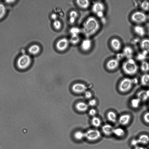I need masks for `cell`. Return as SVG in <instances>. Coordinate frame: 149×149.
Segmentation results:
<instances>
[{"label": "cell", "instance_id": "obj_18", "mask_svg": "<svg viewBox=\"0 0 149 149\" xmlns=\"http://www.w3.org/2000/svg\"><path fill=\"white\" fill-rule=\"evenodd\" d=\"M137 139L139 144L146 145L149 142V136L146 134L141 135Z\"/></svg>", "mask_w": 149, "mask_h": 149}, {"label": "cell", "instance_id": "obj_15", "mask_svg": "<svg viewBox=\"0 0 149 149\" xmlns=\"http://www.w3.org/2000/svg\"><path fill=\"white\" fill-rule=\"evenodd\" d=\"M131 116L128 114H124L121 116L119 118L118 122L120 124L125 126L129 123L131 120Z\"/></svg>", "mask_w": 149, "mask_h": 149}, {"label": "cell", "instance_id": "obj_34", "mask_svg": "<svg viewBox=\"0 0 149 149\" xmlns=\"http://www.w3.org/2000/svg\"><path fill=\"white\" fill-rule=\"evenodd\" d=\"M137 97L141 101L144 100L147 98V95L144 91H141L138 94Z\"/></svg>", "mask_w": 149, "mask_h": 149}, {"label": "cell", "instance_id": "obj_1", "mask_svg": "<svg viewBox=\"0 0 149 149\" xmlns=\"http://www.w3.org/2000/svg\"><path fill=\"white\" fill-rule=\"evenodd\" d=\"M100 28V24L97 19L95 17L90 16L83 23L81 31L88 38L95 34Z\"/></svg>", "mask_w": 149, "mask_h": 149}, {"label": "cell", "instance_id": "obj_24", "mask_svg": "<svg viewBox=\"0 0 149 149\" xmlns=\"http://www.w3.org/2000/svg\"><path fill=\"white\" fill-rule=\"evenodd\" d=\"M107 117L108 120L112 123H115L116 121L117 115L113 111H109L107 114Z\"/></svg>", "mask_w": 149, "mask_h": 149}, {"label": "cell", "instance_id": "obj_30", "mask_svg": "<svg viewBox=\"0 0 149 149\" xmlns=\"http://www.w3.org/2000/svg\"><path fill=\"white\" fill-rule=\"evenodd\" d=\"M6 13V9L5 6L3 4L0 3V19H2Z\"/></svg>", "mask_w": 149, "mask_h": 149}, {"label": "cell", "instance_id": "obj_7", "mask_svg": "<svg viewBox=\"0 0 149 149\" xmlns=\"http://www.w3.org/2000/svg\"><path fill=\"white\" fill-rule=\"evenodd\" d=\"M101 136L99 130L96 129H91L85 133V138L90 141H96L99 139Z\"/></svg>", "mask_w": 149, "mask_h": 149}, {"label": "cell", "instance_id": "obj_39", "mask_svg": "<svg viewBox=\"0 0 149 149\" xmlns=\"http://www.w3.org/2000/svg\"><path fill=\"white\" fill-rule=\"evenodd\" d=\"M92 93L89 91H86L85 93V96L86 98L88 99L91 98L92 97Z\"/></svg>", "mask_w": 149, "mask_h": 149}, {"label": "cell", "instance_id": "obj_11", "mask_svg": "<svg viewBox=\"0 0 149 149\" xmlns=\"http://www.w3.org/2000/svg\"><path fill=\"white\" fill-rule=\"evenodd\" d=\"M92 45V42L91 39L87 38L83 40L81 43L80 47L83 51L87 52L91 49Z\"/></svg>", "mask_w": 149, "mask_h": 149}, {"label": "cell", "instance_id": "obj_19", "mask_svg": "<svg viewBox=\"0 0 149 149\" xmlns=\"http://www.w3.org/2000/svg\"><path fill=\"white\" fill-rule=\"evenodd\" d=\"M76 3L80 8L83 9H86L90 6V2L87 0H77Z\"/></svg>", "mask_w": 149, "mask_h": 149}, {"label": "cell", "instance_id": "obj_36", "mask_svg": "<svg viewBox=\"0 0 149 149\" xmlns=\"http://www.w3.org/2000/svg\"><path fill=\"white\" fill-rule=\"evenodd\" d=\"M143 119L146 123L149 124V111L146 112L144 114Z\"/></svg>", "mask_w": 149, "mask_h": 149}, {"label": "cell", "instance_id": "obj_45", "mask_svg": "<svg viewBox=\"0 0 149 149\" xmlns=\"http://www.w3.org/2000/svg\"><path fill=\"white\" fill-rule=\"evenodd\" d=\"M147 18L149 20V14H148V16H147Z\"/></svg>", "mask_w": 149, "mask_h": 149}, {"label": "cell", "instance_id": "obj_27", "mask_svg": "<svg viewBox=\"0 0 149 149\" xmlns=\"http://www.w3.org/2000/svg\"><path fill=\"white\" fill-rule=\"evenodd\" d=\"M141 101V100L138 97L133 99L131 102L132 107L134 108H138L140 105Z\"/></svg>", "mask_w": 149, "mask_h": 149}, {"label": "cell", "instance_id": "obj_43", "mask_svg": "<svg viewBox=\"0 0 149 149\" xmlns=\"http://www.w3.org/2000/svg\"><path fill=\"white\" fill-rule=\"evenodd\" d=\"M76 20V19L72 18V17H70L69 19V21L71 23H73Z\"/></svg>", "mask_w": 149, "mask_h": 149}, {"label": "cell", "instance_id": "obj_29", "mask_svg": "<svg viewBox=\"0 0 149 149\" xmlns=\"http://www.w3.org/2000/svg\"><path fill=\"white\" fill-rule=\"evenodd\" d=\"M74 138L78 140H80L85 138V133L81 131H77L74 134Z\"/></svg>", "mask_w": 149, "mask_h": 149}, {"label": "cell", "instance_id": "obj_40", "mask_svg": "<svg viewBox=\"0 0 149 149\" xmlns=\"http://www.w3.org/2000/svg\"><path fill=\"white\" fill-rule=\"evenodd\" d=\"M132 145L135 147L139 144L137 139H132L131 142Z\"/></svg>", "mask_w": 149, "mask_h": 149}, {"label": "cell", "instance_id": "obj_31", "mask_svg": "<svg viewBox=\"0 0 149 149\" xmlns=\"http://www.w3.org/2000/svg\"><path fill=\"white\" fill-rule=\"evenodd\" d=\"M81 31V30L79 28L76 27L71 28L70 30V33L71 35H79Z\"/></svg>", "mask_w": 149, "mask_h": 149}, {"label": "cell", "instance_id": "obj_28", "mask_svg": "<svg viewBox=\"0 0 149 149\" xmlns=\"http://www.w3.org/2000/svg\"><path fill=\"white\" fill-rule=\"evenodd\" d=\"M140 68L143 72H148L149 71V63L147 61H143L141 63Z\"/></svg>", "mask_w": 149, "mask_h": 149}, {"label": "cell", "instance_id": "obj_42", "mask_svg": "<svg viewBox=\"0 0 149 149\" xmlns=\"http://www.w3.org/2000/svg\"><path fill=\"white\" fill-rule=\"evenodd\" d=\"M134 149H147L146 148L143 146H137L134 147Z\"/></svg>", "mask_w": 149, "mask_h": 149}, {"label": "cell", "instance_id": "obj_25", "mask_svg": "<svg viewBox=\"0 0 149 149\" xmlns=\"http://www.w3.org/2000/svg\"><path fill=\"white\" fill-rule=\"evenodd\" d=\"M91 123L94 127H98L101 125V121L98 117L94 116L91 119Z\"/></svg>", "mask_w": 149, "mask_h": 149}, {"label": "cell", "instance_id": "obj_17", "mask_svg": "<svg viewBox=\"0 0 149 149\" xmlns=\"http://www.w3.org/2000/svg\"><path fill=\"white\" fill-rule=\"evenodd\" d=\"M40 47L39 45L34 44L29 47L28 51L30 54L35 55L38 54L40 52Z\"/></svg>", "mask_w": 149, "mask_h": 149}, {"label": "cell", "instance_id": "obj_14", "mask_svg": "<svg viewBox=\"0 0 149 149\" xmlns=\"http://www.w3.org/2000/svg\"><path fill=\"white\" fill-rule=\"evenodd\" d=\"M114 129L111 125L107 124L102 126V131L104 135L109 136L113 134Z\"/></svg>", "mask_w": 149, "mask_h": 149}, {"label": "cell", "instance_id": "obj_8", "mask_svg": "<svg viewBox=\"0 0 149 149\" xmlns=\"http://www.w3.org/2000/svg\"><path fill=\"white\" fill-rule=\"evenodd\" d=\"M70 43L69 40L66 38H62L57 42L56 44V48L59 51H64L68 48Z\"/></svg>", "mask_w": 149, "mask_h": 149}, {"label": "cell", "instance_id": "obj_13", "mask_svg": "<svg viewBox=\"0 0 149 149\" xmlns=\"http://www.w3.org/2000/svg\"><path fill=\"white\" fill-rule=\"evenodd\" d=\"M134 33L139 36H144L146 34V30L141 25L136 24L133 27Z\"/></svg>", "mask_w": 149, "mask_h": 149}, {"label": "cell", "instance_id": "obj_3", "mask_svg": "<svg viewBox=\"0 0 149 149\" xmlns=\"http://www.w3.org/2000/svg\"><path fill=\"white\" fill-rule=\"evenodd\" d=\"M32 59L30 56L24 54L20 56L17 60L16 65L17 69L23 71L27 70L31 65Z\"/></svg>", "mask_w": 149, "mask_h": 149}, {"label": "cell", "instance_id": "obj_44", "mask_svg": "<svg viewBox=\"0 0 149 149\" xmlns=\"http://www.w3.org/2000/svg\"><path fill=\"white\" fill-rule=\"evenodd\" d=\"M15 1L14 0H10V1H6V3H12L14 2Z\"/></svg>", "mask_w": 149, "mask_h": 149}, {"label": "cell", "instance_id": "obj_32", "mask_svg": "<svg viewBox=\"0 0 149 149\" xmlns=\"http://www.w3.org/2000/svg\"><path fill=\"white\" fill-rule=\"evenodd\" d=\"M140 7L143 10H149V2L147 1H143L141 3Z\"/></svg>", "mask_w": 149, "mask_h": 149}, {"label": "cell", "instance_id": "obj_6", "mask_svg": "<svg viewBox=\"0 0 149 149\" xmlns=\"http://www.w3.org/2000/svg\"><path fill=\"white\" fill-rule=\"evenodd\" d=\"M105 9L104 4L99 1L94 3L91 8L92 12L99 17H101L103 16Z\"/></svg>", "mask_w": 149, "mask_h": 149}, {"label": "cell", "instance_id": "obj_33", "mask_svg": "<svg viewBox=\"0 0 149 149\" xmlns=\"http://www.w3.org/2000/svg\"><path fill=\"white\" fill-rule=\"evenodd\" d=\"M53 26L55 29L58 30L61 28L62 24L59 20H56L54 21Z\"/></svg>", "mask_w": 149, "mask_h": 149}, {"label": "cell", "instance_id": "obj_2", "mask_svg": "<svg viewBox=\"0 0 149 149\" xmlns=\"http://www.w3.org/2000/svg\"><path fill=\"white\" fill-rule=\"evenodd\" d=\"M122 68L126 74L133 75L136 74L138 70V67L135 61L132 58L127 59L123 63Z\"/></svg>", "mask_w": 149, "mask_h": 149}, {"label": "cell", "instance_id": "obj_20", "mask_svg": "<svg viewBox=\"0 0 149 149\" xmlns=\"http://www.w3.org/2000/svg\"><path fill=\"white\" fill-rule=\"evenodd\" d=\"M75 107L78 111L84 112L87 110L88 105L84 102H80L77 103Z\"/></svg>", "mask_w": 149, "mask_h": 149}, {"label": "cell", "instance_id": "obj_16", "mask_svg": "<svg viewBox=\"0 0 149 149\" xmlns=\"http://www.w3.org/2000/svg\"><path fill=\"white\" fill-rule=\"evenodd\" d=\"M140 46L144 52H149V39L145 38L142 40L140 42Z\"/></svg>", "mask_w": 149, "mask_h": 149}, {"label": "cell", "instance_id": "obj_35", "mask_svg": "<svg viewBox=\"0 0 149 149\" xmlns=\"http://www.w3.org/2000/svg\"><path fill=\"white\" fill-rule=\"evenodd\" d=\"M69 15L70 17H72L76 19L78 17V14L76 11L73 10L70 12Z\"/></svg>", "mask_w": 149, "mask_h": 149}, {"label": "cell", "instance_id": "obj_21", "mask_svg": "<svg viewBox=\"0 0 149 149\" xmlns=\"http://www.w3.org/2000/svg\"><path fill=\"white\" fill-rule=\"evenodd\" d=\"M133 54V50L130 47L126 46L123 49V55L128 59L131 58Z\"/></svg>", "mask_w": 149, "mask_h": 149}, {"label": "cell", "instance_id": "obj_12", "mask_svg": "<svg viewBox=\"0 0 149 149\" xmlns=\"http://www.w3.org/2000/svg\"><path fill=\"white\" fill-rule=\"evenodd\" d=\"M110 45L111 48L116 51H119L121 47V43L118 39L116 38H112L110 41Z\"/></svg>", "mask_w": 149, "mask_h": 149}, {"label": "cell", "instance_id": "obj_22", "mask_svg": "<svg viewBox=\"0 0 149 149\" xmlns=\"http://www.w3.org/2000/svg\"><path fill=\"white\" fill-rule=\"evenodd\" d=\"M141 84L144 86H147L149 84V74L145 73L141 77L140 79Z\"/></svg>", "mask_w": 149, "mask_h": 149}, {"label": "cell", "instance_id": "obj_37", "mask_svg": "<svg viewBox=\"0 0 149 149\" xmlns=\"http://www.w3.org/2000/svg\"><path fill=\"white\" fill-rule=\"evenodd\" d=\"M97 104V100L95 99L90 100L88 102V105L91 107L95 106Z\"/></svg>", "mask_w": 149, "mask_h": 149}, {"label": "cell", "instance_id": "obj_4", "mask_svg": "<svg viewBox=\"0 0 149 149\" xmlns=\"http://www.w3.org/2000/svg\"><path fill=\"white\" fill-rule=\"evenodd\" d=\"M134 79L126 77L123 79L120 82L118 89L119 91L122 93H126L131 90L134 82Z\"/></svg>", "mask_w": 149, "mask_h": 149}, {"label": "cell", "instance_id": "obj_41", "mask_svg": "<svg viewBox=\"0 0 149 149\" xmlns=\"http://www.w3.org/2000/svg\"><path fill=\"white\" fill-rule=\"evenodd\" d=\"M57 15L55 13H53L51 15L52 19L54 21L57 20Z\"/></svg>", "mask_w": 149, "mask_h": 149}, {"label": "cell", "instance_id": "obj_9", "mask_svg": "<svg viewBox=\"0 0 149 149\" xmlns=\"http://www.w3.org/2000/svg\"><path fill=\"white\" fill-rule=\"evenodd\" d=\"M87 89L86 86L81 83H77L74 84L72 87V89L75 93L80 94L85 92Z\"/></svg>", "mask_w": 149, "mask_h": 149}, {"label": "cell", "instance_id": "obj_23", "mask_svg": "<svg viewBox=\"0 0 149 149\" xmlns=\"http://www.w3.org/2000/svg\"><path fill=\"white\" fill-rule=\"evenodd\" d=\"M125 133V131L122 128L118 127L114 129L113 134L118 137H121L124 136Z\"/></svg>", "mask_w": 149, "mask_h": 149}, {"label": "cell", "instance_id": "obj_26", "mask_svg": "<svg viewBox=\"0 0 149 149\" xmlns=\"http://www.w3.org/2000/svg\"><path fill=\"white\" fill-rule=\"evenodd\" d=\"M70 42L72 45H76L80 41V37L79 35H71L69 40Z\"/></svg>", "mask_w": 149, "mask_h": 149}, {"label": "cell", "instance_id": "obj_10", "mask_svg": "<svg viewBox=\"0 0 149 149\" xmlns=\"http://www.w3.org/2000/svg\"><path fill=\"white\" fill-rule=\"evenodd\" d=\"M119 65V60L118 58H113L109 60L107 62L106 66L109 70H113L118 68Z\"/></svg>", "mask_w": 149, "mask_h": 149}, {"label": "cell", "instance_id": "obj_38", "mask_svg": "<svg viewBox=\"0 0 149 149\" xmlns=\"http://www.w3.org/2000/svg\"><path fill=\"white\" fill-rule=\"evenodd\" d=\"M88 113L91 116H94L96 114L97 111L95 109H91L89 110Z\"/></svg>", "mask_w": 149, "mask_h": 149}, {"label": "cell", "instance_id": "obj_5", "mask_svg": "<svg viewBox=\"0 0 149 149\" xmlns=\"http://www.w3.org/2000/svg\"><path fill=\"white\" fill-rule=\"evenodd\" d=\"M130 19L133 22L137 24L140 25L145 22L147 19V16L143 12L136 11L131 15Z\"/></svg>", "mask_w": 149, "mask_h": 149}]
</instances>
